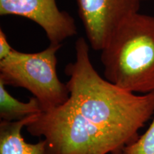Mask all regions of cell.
I'll return each instance as SVG.
<instances>
[{
  "mask_svg": "<svg viewBox=\"0 0 154 154\" xmlns=\"http://www.w3.org/2000/svg\"><path fill=\"white\" fill-rule=\"evenodd\" d=\"M84 38L75 44L74 62L65 67L72 106L118 140L124 147L138 138V131L154 113V91L136 95L109 82L96 72Z\"/></svg>",
  "mask_w": 154,
  "mask_h": 154,
  "instance_id": "obj_1",
  "label": "cell"
},
{
  "mask_svg": "<svg viewBox=\"0 0 154 154\" xmlns=\"http://www.w3.org/2000/svg\"><path fill=\"white\" fill-rule=\"evenodd\" d=\"M100 51L106 79L134 94L154 91V17H126Z\"/></svg>",
  "mask_w": 154,
  "mask_h": 154,
  "instance_id": "obj_2",
  "label": "cell"
},
{
  "mask_svg": "<svg viewBox=\"0 0 154 154\" xmlns=\"http://www.w3.org/2000/svg\"><path fill=\"white\" fill-rule=\"evenodd\" d=\"M34 136H43L46 154H123L124 146L88 121L70 102L42 111L26 126Z\"/></svg>",
  "mask_w": 154,
  "mask_h": 154,
  "instance_id": "obj_3",
  "label": "cell"
},
{
  "mask_svg": "<svg viewBox=\"0 0 154 154\" xmlns=\"http://www.w3.org/2000/svg\"><path fill=\"white\" fill-rule=\"evenodd\" d=\"M61 47L50 44L47 49L35 53L14 49L0 60V81L6 86L28 90L39 102L42 111L63 105L69 99V91L57 72V54Z\"/></svg>",
  "mask_w": 154,
  "mask_h": 154,
  "instance_id": "obj_4",
  "label": "cell"
},
{
  "mask_svg": "<svg viewBox=\"0 0 154 154\" xmlns=\"http://www.w3.org/2000/svg\"><path fill=\"white\" fill-rule=\"evenodd\" d=\"M89 45L103 49L124 19L138 12L140 0H76Z\"/></svg>",
  "mask_w": 154,
  "mask_h": 154,
  "instance_id": "obj_5",
  "label": "cell"
},
{
  "mask_svg": "<svg viewBox=\"0 0 154 154\" xmlns=\"http://www.w3.org/2000/svg\"><path fill=\"white\" fill-rule=\"evenodd\" d=\"M0 15L32 21L44 31L50 44H61L77 34L74 19L60 10L56 0H0Z\"/></svg>",
  "mask_w": 154,
  "mask_h": 154,
  "instance_id": "obj_6",
  "label": "cell"
},
{
  "mask_svg": "<svg viewBox=\"0 0 154 154\" xmlns=\"http://www.w3.org/2000/svg\"><path fill=\"white\" fill-rule=\"evenodd\" d=\"M37 115L17 121H1L0 154H46L45 140L36 143H29L22 135L23 127L29 124Z\"/></svg>",
  "mask_w": 154,
  "mask_h": 154,
  "instance_id": "obj_7",
  "label": "cell"
},
{
  "mask_svg": "<svg viewBox=\"0 0 154 154\" xmlns=\"http://www.w3.org/2000/svg\"><path fill=\"white\" fill-rule=\"evenodd\" d=\"M0 81V118L1 121H17L42 112L39 102L31 97L28 102L19 101L12 96Z\"/></svg>",
  "mask_w": 154,
  "mask_h": 154,
  "instance_id": "obj_8",
  "label": "cell"
},
{
  "mask_svg": "<svg viewBox=\"0 0 154 154\" xmlns=\"http://www.w3.org/2000/svg\"><path fill=\"white\" fill-rule=\"evenodd\" d=\"M123 154H154V118L147 131L126 146Z\"/></svg>",
  "mask_w": 154,
  "mask_h": 154,
  "instance_id": "obj_9",
  "label": "cell"
},
{
  "mask_svg": "<svg viewBox=\"0 0 154 154\" xmlns=\"http://www.w3.org/2000/svg\"><path fill=\"white\" fill-rule=\"evenodd\" d=\"M14 50L9 44L7 36L2 29H0V60H2L10 54Z\"/></svg>",
  "mask_w": 154,
  "mask_h": 154,
  "instance_id": "obj_10",
  "label": "cell"
},
{
  "mask_svg": "<svg viewBox=\"0 0 154 154\" xmlns=\"http://www.w3.org/2000/svg\"><path fill=\"white\" fill-rule=\"evenodd\" d=\"M140 1H145V0H140Z\"/></svg>",
  "mask_w": 154,
  "mask_h": 154,
  "instance_id": "obj_11",
  "label": "cell"
}]
</instances>
